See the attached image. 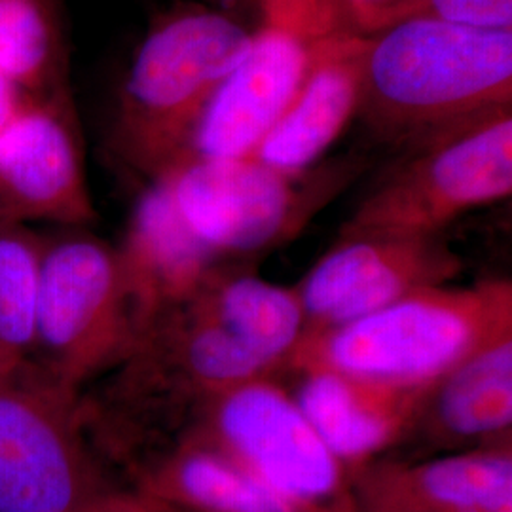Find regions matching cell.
<instances>
[{"mask_svg":"<svg viewBox=\"0 0 512 512\" xmlns=\"http://www.w3.org/2000/svg\"><path fill=\"white\" fill-rule=\"evenodd\" d=\"M511 103L512 29L414 16L370 35L357 114L384 141L408 147Z\"/></svg>","mask_w":512,"mask_h":512,"instance_id":"cell-1","label":"cell"},{"mask_svg":"<svg viewBox=\"0 0 512 512\" xmlns=\"http://www.w3.org/2000/svg\"><path fill=\"white\" fill-rule=\"evenodd\" d=\"M512 336V281L439 285L346 325L306 332L285 370L329 368L387 384L431 387Z\"/></svg>","mask_w":512,"mask_h":512,"instance_id":"cell-2","label":"cell"},{"mask_svg":"<svg viewBox=\"0 0 512 512\" xmlns=\"http://www.w3.org/2000/svg\"><path fill=\"white\" fill-rule=\"evenodd\" d=\"M253 33L217 12L160 21L139 46L114 122L118 156L150 181L190 160L200 120L251 48Z\"/></svg>","mask_w":512,"mask_h":512,"instance_id":"cell-3","label":"cell"},{"mask_svg":"<svg viewBox=\"0 0 512 512\" xmlns=\"http://www.w3.org/2000/svg\"><path fill=\"white\" fill-rule=\"evenodd\" d=\"M511 192L512 107H501L408 145L338 238L442 236L454 220Z\"/></svg>","mask_w":512,"mask_h":512,"instance_id":"cell-4","label":"cell"},{"mask_svg":"<svg viewBox=\"0 0 512 512\" xmlns=\"http://www.w3.org/2000/svg\"><path fill=\"white\" fill-rule=\"evenodd\" d=\"M361 169V160L342 158L285 173L243 156L188 160L158 179L188 230L220 264H245L293 241Z\"/></svg>","mask_w":512,"mask_h":512,"instance_id":"cell-5","label":"cell"},{"mask_svg":"<svg viewBox=\"0 0 512 512\" xmlns=\"http://www.w3.org/2000/svg\"><path fill=\"white\" fill-rule=\"evenodd\" d=\"M139 336L116 249L84 232L44 239L31 370L80 395Z\"/></svg>","mask_w":512,"mask_h":512,"instance_id":"cell-6","label":"cell"},{"mask_svg":"<svg viewBox=\"0 0 512 512\" xmlns=\"http://www.w3.org/2000/svg\"><path fill=\"white\" fill-rule=\"evenodd\" d=\"M183 437L236 461L293 511L359 512L348 469L277 376L222 393Z\"/></svg>","mask_w":512,"mask_h":512,"instance_id":"cell-7","label":"cell"},{"mask_svg":"<svg viewBox=\"0 0 512 512\" xmlns=\"http://www.w3.org/2000/svg\"><path fill=\"white\" fill-rule=\"evenodd\" d=\"M80 395L31 368L0 376V512H69L107 492Z\"/></svg>","mask_w":512,"mask_h":512,"instance_id":"cell-8","label":"cell"},{"mask_svg":"<svg viewBox=\"0 0 512 512\" xmlns=\"http://www.w3.org/2000/svg\"><path fill=\"white\" fill-rule=\"evenodd\" d=\"M262 23L205 110L190 160L253 156L287 109L317 42L348 25L338 0H260Z\"/></svg>","mask_w":512,"mask_h":512,"instance_id":"cell-9","label":"cell"},{"mask_svg":"<svg viewBox=\"0 0 512 512\" xmlns=\"http://www.w3.org/2000/svg\"><path fill=\"white\" fill-rule=\"evenodd\" d=\"M118 366V403L135 414L186 412L190 427L222 393L277 376L190 300L156 319Z\"/></svg>","mask_w":512,"mask_h":512,"instance_id":"cell-10","label":"cell"},{"mask_svg":"<svg viewBox=\"0 0 512 512\" xmlns=\"http://www.w3.org/2000/svg\"><path fill=\"white\" fill-rule=\"evenodd\" d=\"M461 256L442 239L338 238L294 287L308 332L332 329L429 287L456 283Z\"/></svg>","mask_w":512,"mask_h":512,"instance_id":"cell-11","label":"cell"},{"mask_svg":"<svg viewBox=\"0 0 512 512\" xmlns=\"http://www.w3.org/2000/svg\"><path fill=\"white\" fill-rule=\"evenodd\" d=\"M95 217L67 95L23 99L0 128V222L80 228Z\"/></svg>","mask_w":512,"mask_h":512,"instance_id":"cell-12","label":"cell"},{"mask_svg":"<svg viewBox=\"0 0 512 512\" xmlns=\"http://www.w3.org/2000/svg\"><path fill=\"white\" fill-rule=\"evenodd\" d=\"M294 401L349 475L408 440L431 387L387 384L329 368H300Z\"/></svg>","mask_w":512,"mask_h":512,"instance_id":"cell-13","label":"cell"},{"mask_svg":"<svg viewBox=\"0 0 512 512\" xmlns=\"http://www.w3.org/2000/svg\"><path fill=\"white\" fill-rule=\"evenodd\" d=\"M359 512L512 511V444L376 459L351 475Z\"/></svg>","mask_w":512,"mask_h":512,"instance_id":"cell-14","label":"cell"},{"mask_svg":"<svg viewBox=\"0 0 512 512\" xmlns=\"http://www.w3.org/2000/svg\"><path fill=\"white\" fill-rule=\"evenodd\" d=\"M368 42V35L349 25L317 42L291 103L258 143L253 158L285 173L319 164L359 110Z\"/></svg>","mask_w":512,"mask_h":512,"instance_id":"cell-15","label":"cell"},{"mask_svg":"<svg viewBox=\"0 0 512 512\" xmlns=\"http://www.w3.org/2000/svg\"><path fill=\"white\" fill-rule=\"evenodd\" d=\"M116 255L139 336L186 304L222 266L188 230L164 179L152 181L135 205Z\"/></svg>","mask_w":512,"mask_h":512,"instance_id":"cell-16","label":"cell"},{"mask_svg":"<svg viewBox=\"0 0 512 512\" xmlns=\"http://www.w3.org/2000/svg\"><path fill=\"white\" fill-rule=\"evenodd\" d=\"M512 336L450 370L431 387L406 442L423 450L465 452L511 444Z\"/></svg>","mask_w":512,"mask_h":512,"instance_id":"cell-17","label":"cell"},{"mask_svg":"<svg viewBox=\"0 0 512 512\" xmlns=\"http://www.w3.org/2000/svg\"><path fill=\"white\" fill-rule=\"evenodd\" d=\"M190 302L277 374L308 332L296 289L256 275L247 264H222Z\"/></svg>","mask_w":512,"mask_h":512,"instance_id":"cell-18","label":"cell"},{"mask_svg":"<svg viewBox=\"0 0 512 512\" xmlns=\"http://www.w3.org/2000/svg\"><path fill=\"white\" fill-rule=\"evenodd\" d=\"M137 486L175 512H296L236 461L183 437Z\"/></svg>","mask_w":512,"mask_h":512,"instance_id":"cell-19","label":"cell"},{"mask_svg":"<svg viewBox=\"0 0 512 512\" xmlns=\"http://www.w3.org/2000/svg\"><path fill=\"white\" fill-rule=\"evenodd\" d=\"M65 52L55 0H0V74L33 99L65 92Z\"/></svg>","mask_w":512,"mask_h":512,"instance_id":"cell-20","label":"cell"},{"mask_svg":"<svg viewBox=\"0 0 512 512\" xmlns=\"http://www.w3.org/2000/svg\"><path fill=\"white\" fill-rule=\"evenodd\" d=\"M42 249L44 238L25 224L0 222V376L33 361Z\"/></svg>","mask_w":512,"mask_h":512,"instance_id":"cell-21","label":"cell"},{"mask_svg":"<svg viewBox=\"0 0 512 512\" xmlns=\"http://www.w3.org/2000/svg\"><path fill=\"white\" fill-rule=\"evenodd\" d=\"M416 16L478 29H512V0H416Z\"/></svg>","mask_w":512,"mask_h":512,"instance_id":"cell-22","label":"cell"},{"mask_svg":"<svg viewBox=\"0 0 512 512\" xmlns=\"http://www.w3.org/2000/svg\"><path fill=\"white\" fill-rule=\"evenodd\" d=\"M349 27L361 35H376L416 16V0H338Z\"/></svg>","mask_w":512,"mask_h":512,"instance_id":"cell-23","label":"cell"},{"mask_svg":"<svg viewBox=\"0 0 512 512\" xmlns=\"http://www.w3.org/2000/svg\"><path fill=\"white\" fill-rule=\"evenodd\" d=\"M69 512H175L141 486L110 488Z\"/></svg>","mask_w":512,"mask_h":512,"instance_id":"cell-24","label":"cell"},{"mask_svg":"<svg viewBox=\"0 0 512 512\" xmlns=\"http://www.w3.org/2000/svg\"><path fill=\"white\" fill-rule=\"evenodd\" d=\"M23 97L18 88L0 74V128L14 116L21 107Z\"/></svg>","mask_w":512,"mask_h":512,"instance_id":"cell-25","label":"cell"},{"mask_svg":"<svg viewBox=\"0 0 512 512\" xmlns=\"http://www.w3.org/2000/svg\"><path fill=\"white\" fill-rule=\"evenodd\" d=\"M467 512H512V511H497V509H473V511Z\"/></svg>","mask_w":512,"mask_h":512,"instance_id":"cell-26","label":"cell"}]
</instances>
